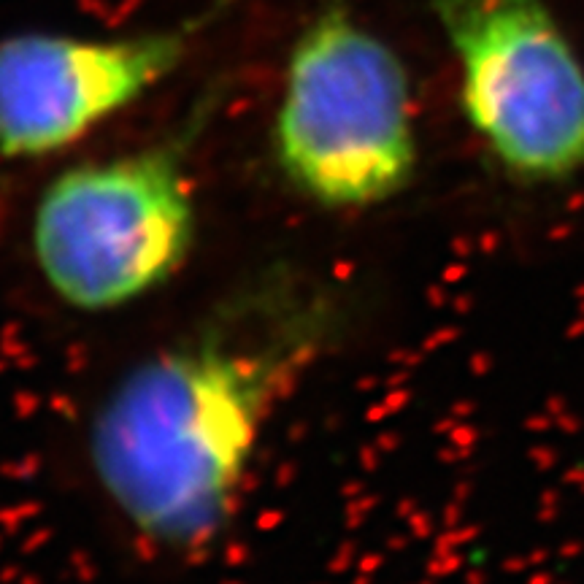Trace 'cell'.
<instances>
[{
  "instance_id": "1",
  "label": "cell",
  "mask_w": 584,
  "mask_h": 584,
  "mask_svg": "<svg viewBox=\"0 0 584 584\" xmlns=\"http://www.w3.org/2000/svg\"><path fill=\"white\" fill-rule=\"evenodd\" d=\"M338 327L322 284L276 271L114 382L90 420L87 460L141 547L195 557L217 544L276 406Z\"/></svg>"
},
{
  "instance_id": "2",
  "label": "cell",
  "mask_w": 584,
  "mask_h": 584,
  "mask_svg": "<svg viewBox=\"0 0 584 584\" xmlns=\"http://www.w3.org/2000/svg\"><path fill=\"white\" fill-rule=\"evenodd\" d=\"M217 108L220 93L208 90L160 138L73 162L41 190L30 220L32 260L65 306L114 311L184 268L197 227L190 160Z\"/></svg>"
},
{
  "instance_id": "4",
  "label": "cell",
  "mask_w": 584,
  "mask_h": 584,
  "mask_svg": "<svg viewBox=\"0 0 584 584\" xmlns=\"http://www.w3.org/2000/svg\"><path fill=\"white\" fill-rule=\"evenodd\" d=\"M460 81V108L519 190L584 182V57L547 0H427Z\"/></svg>"
},
{
  "instance_id": "3",
  "label": "cell",
  "mask_w": 584,
  "mask_h": 584,
  "mask_svg": "<svg viewBox=\"0 0 584 584\" xmlns=\"http://www.w3.org/2000/svg\"><path fill=\"white\" fill-rule=\"evenodd\" d=\"M284 182L330 211H365L403 193L420 165L409 68L344 0L292 41L273 119Z\"/></svg>"
},
{
  "instance_id": "5",
  "label": "cell",
  "mask_w": 584,
  "mask_h": 584,
  "mask_svg": "<svg viewBox=\"0 0 584 584\" xmlns=\"http://www.w3.org/2000/svg\"><path fill=\"white\" fill-rule=\"evenodd\" d=\"M227 3L128 35L30 30L3 38L0 157L38 160L76 146L173 76Z\"/></svg>"
}]
</instances>
